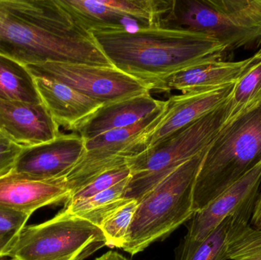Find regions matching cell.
Returning a JSON list of instances; mask_svg holds the SVG:
<instances>
[{
	"mask_svg": "<svg viewBox=\"0 0 261 260\" xmlns=\"http://www.w3.org/2000/svg\"><path fill=\"white\" fill-rule=\"evenodd\" d=\"M0 55L24 66L58 62L113 67L91 32L59 0H0Z\"/></svg>",
	"mask_w": 261,
	"mask_h": 260,
	"instance_id": "obj_1",
	"label": "cell"
},
{
	"mask_svg": "<svg viewBox=\"0 0 261 260\" xmlns=\"http://www.w3.org/2000/svg\"><path fill=\"white\" fill-rule=\"evenodd\" d=\"M113 67L159 90L172 75L212 61H221L226 46L199 32L153 27L135 32H92Z\"/></svg>",
	"mask_w": 261,
	"mask_h": 260,
	"instance_id": "obj_2",
	"label": "cell"
},
{
	"mask_svg": "<svg viewBox=\"0 0 261 260\" xmlns=\"http://www.w3.org/2000/svg\"><path fill=\"white\" fill-rule=\"evenodd\" d=\"M261 163V103L228 121L207 150L193 190L194 213Z\"/></svg>",
	"mask_w": 261,
	"mask_h": 260,
	"instance_id": "obj_3",
	"label": "cell"
},
{
	"mask_svg": "<svg viewBox=\"0 0 261 260\" xmlns=\"http://www.w3.org/2000/svg\"><path fill=\"white\" fill-rule=\"evenodd\" d=\"M208 148L179 166L141 198L122 250L137 254L193 216L195 183Z\"/></svg>",
	"mask_w": 261,
	"mask_h": 260,
	"instance_id": "obj_4",
	"label": "cell"
},
{
	"mask_svg": "<svg viewBox=\"0 0 261 260\" xmlns=\"http://www.w3.org/2000/svg\"><path fill=\"white\" fill-rule=\"evenodd\" d=\"M229 99L219 108L132 159L123 198L139 201L179 166L206 149L228 122Z\"/></svg>",
	"mask_w": 261,
	"mask_h": 260,
	"instance_id": "obj_5",
	"label": "cell"
},
{
	"mask_svg": "<svg viewBox=\"0 0 261 260\" xmlns=\"http://www.w3.org/2000/svg\"><path fill=\"white\" fill-rule=\"evenodd\" d=\"M109 243L102 230L60 212L52 219L25 226L7 257L18 260H84Z\"/></svg>",
	"mask_w": 261,
	"mask_h": 260,
	"instance_id": "obj_6",
	"label": "cell"
},
{
	"mask_svg": "<svg viewBox=\"0 0 261 260\" xmlns=\"http://www.w3.org/2000/svg\"><path fill=\"white\" fill-rule=\"evenodd\" d=\"M164 105L135 125L85 140V151L64 177L70 195L98 176L128 165L147 149V135L165 111Z\"/></svg>",
	"mask_w": 261,
	"mask_h": 260,
	"instance_id": "obj_7",
	"label": "cell"
},
{
	"mask_svg": "<svg viewBox=\"0 0 261 260\" xmlns=\"http://www.w3.org/2000/svg\"><path fill=\"white\" fill-rule=\"evenodd\" d=\"M160 27L210 35L228 50L261 41V31L248 25L225 0H169Z\"/></svg>",
	"mask_w": 261,
	"mask_h": 260,
	"instance_id": "obj_8",
	"label": "cell"
},
{
	"mask_svg": "<svg viewBox=\"0 0 261 260\" xmlns=\"http://www.w3.org/2000/svg\"><path fill=\"white\" fill-rule=\"evenodd\" d=\"M25 67L34 77L62 82L104 105L150 92L147 85L115 67L58 62Z\"/></svg>",
	"mask_w": 261,
	"mask_h": 260,
	"instance_id": "obj_9",
	"label": "cell"
},
{
	"mask_svg": "<svg viewBox=\"0 0 261 260\" xmlns=\"http://www.w3.org/2000/svg\"><path fill=\"white\" fill-rule=\"evenodd\" d=\"M260 183L261 163L206 207L194 213L180 256L187 254L202 242L228 216L252 213Z\"/></svg>",
	"mask_w": 261,
	"mask_h": 260,
	"instance_id": "obj_10",
	"label": "cell"
},
{
	"mask_svg": "<svg viewBox=\"0 0 261 260\" xmlns=\"http://www.w3.org/2000/svg\"><path fill=\"white\" fill-rule=\"evenodd\" d=\"M85 151V140L77 133H61L53 140L24 148L12 172L41 180L64 178Z\"/></svg>",
	"mask_w": 261,
	"mask_h": 260,
	"instance_id": "obj_11",
	"label": "cell"
},
{
	"mask_svg": "<svg viewBox=\"0 0 261 260\" xmlns=\"http://www.w3.org/2000/svg\"><path fill=\"white\" fill-rule=\"evenodd\" d=\"M234 84L201 93L175 95L166 101L165 111L147 135V149L156 146L182 128L225 103ZM146 149V150H147Z\"/></svg>",
	"mask_w": 261,
	"mask_h": 260,
	"instance_id": "obj_12",
	"label": "cell"
},
{
	"mask_svg": "<svg viewBox=\"0 0 261 260\" xmlns=\"http://www.w3.org/2000/svg\"><path fill=\"white\" fill-rule=\"evenodd\" d=\"M0 131L23 148L47 143L61 134L42 102L6 100H0Z\"/></svg>",
	"mask_w": 261,
	"mask_h": 260,
	"instance_id": "obj_13",
	"label": "cell"
},
{
	"mask_svg": "<svg viewBox=\"0 0 261 260\" xmlns=\"http://www.w3.org/2000/svg\"><path fill=\"white\" fill-rule=\"evenodd\" d=\"M70 194L64 178L41 180L12 171L0 177V206L29 215L41 208L67 201Z\"/></svg>",
	"mask_w": 261,
	"mask_h": 260,
	"instance_id": "obj_14",
	"label": "cell"
},
{
	"mask_svg": "<svg viewBox=\"0 0 261 260\" xmlns=\"http://www.w3.org/2000/svg\"><path fill=\"white\" fill-rule=\"evenodd\" d=\"M261 60L253 56L241 61H212L181 70L165 79L158 91L182 94L211 91L236 84Z\"/></svg>",
	"mask_w": 261,
	"mask_h": 260,
	"instance_id": "obj_15",
	"label": "cell"
},
{
	"mask_svg": "<svg viewBox=\"0 0 261 260\" xmlns=\"http://www.w3.org/2000/svg\"><path fill=\"white\" fill-rule=\"evenodd\" d=\"M35 78L41 102L54 120L65 129L77 132L103 103L54 79Z\"/></svg>",
	"mask_w": 261,
	"mask_h": 260,
	"instance_id": "obj_16",
	"label": "cell"
},
{
	"mask_svg": "<svg viewBox=\"0 0 261 260\" xmlns=\"http://www.w3.org/2000/svg\"><path fill=\"white\" fill-rule=\"evenodd\" d=\"M164 103L165 101L155 99L150 92H147L102 105L76 133L85 140H91L109 131L135 125Z\"/></svg>",
	"mask_w": 261,
	"mask_h": 260,
	"instance_id": "obj_17",
	"label": "cell"
},
{
	"mask_svg": "<svg viewBox=\"0 0 261 260\" xmlns=\"http://www.w3.org/2000/svg\"><path fill=\"white\" fill-rule=\"evenodd\" d=\"M73 19L90 32H135L152 27L125 15L109 0H59Z\"/></svg>",
	"mask_w": 261,
	"mask_h": 260,
	"instance_id": "obj_18",
	"label": "cell"
},
{
	"mask_svg": "<svg viewBox=\"0 0 261 260\" xmlns=\"http://www.w3.org/2000/svg\"><path fill=\"white\" fill-rule=\"evenodd\" d=\"M0 100L41 103L35 78L27 67L0 55Z\"/></svg>",
	"mask_w": 261,
	"mask_h": 260,
	"instance_id": "obj_19",
	"label": "cell"
},
{
	"mask_svg": "<svg viewBox=\"0 0 261 260\" xmlns=\"http://www.w3.org/2000/svg\"><path fill=\"white\" fill-rule=\"evenodd\" d=\"M129 179L122 180L91 198L73 204L65 205L61 212L82 218L100 227L104 220L110 214L129 200L123 198Z\"/></svg>",
	"mask_w": 261,
	"mask_h": 260,
	"instance_id": "obj_20",
	"label": "cell"
},
{
	"mask_svg": "<svg viewBox=\"0 0 261 260\" xmlns=\"http://www.w3.org/2000/svg\"><path fill=\"white\" fill-rule=\"evenodd\" d=\"M251 215H234L228 241V259L261 260V230L249 224Z\"/></svg>",
	"mask_w": 261,
	"mask_h": 260,
	"instance_id": "obj_21",
	"label": "cell"
},
{
	"mask_svg": "<svg viewBox=\"0 0 261 260\" xmlns=\"http://www.w3.org/2000/svg\"><path fill=\"white\" fill-rule=\"evenodd\" d=\"M228 122L261 103V61L253 66L234 84Z\"/></svg>",
	"mask_w": 261,
	"mask_h": 260,
	"instance_id": "obj_22",
	"label": "cell"
},
{
	"mask_svg": "<svg viewBox=\"0 0 261 260\" xmlns=\"http://www.w3.org/2000/svg\"><path fill=\"white\" fill-rule=\"evenodd\" d=\"M234 215L225 218L208 237L179 260H228V241Z\"/></svg>",
	"mask_w": 261,
	"mask_h": 260,
	"instance_id": "obj_23",
	"label": "cell"
},
{
	"mask_svg": "<svg viewBox=\"0 0 261 260\" xmlns=\"http://www.w3.org/2000/svg\"><path fill=\"white\" fill-rule=\"evenodd\" d=\"M138 206L137 200L129 199L104 220L99 228L108 241L109 247L122 248Z\"/></svg>",
	"mask_w": 261,
	"mask_h": 260,
	"instance_id": "obj_24",
	"label": "cell"
},
{
	"mask_svg": "<svg viewBox=\"0 0 261 260\" xmlns=\"http://www.w3.org/2000/svg\"><path fill=\"white\" fill-rule=\"evenodd\" d=\"M130 176L132 171L129 165H125L103 172L72 193L65 201V205L73 204L91 198L113 187L122 180L130 178Z\"/></svg>",
	"mask_w": 261,
	"mask_h": 260,
	"instance_id": "obj_25",
	"label": "cell"
},
{
	"mask_svg": "<svg viewBox=\"0 0 261 260\" xmlns=\"http://www.w3.org/2000/svg\"><path fill=\"white\" fill-rule=\"evenodd\" d=\"M31 215L0 206V258L6 257Z\"/></svg>",
	"mask_w": 261,
	"mask_h": 260,
	"instance_id": "obj_26",
	"label": "cell"
},
{
	"mask_svg": "<svg viewBox=\"0 0 261 260\" xmlns=\"http://www.w3.org/2000/svg\"><path fill=\"white\" fill-rule=\"evenodd\" d=\"M23 148L0 131V177L13 170L15 161Z\"/></svg>",
	"mask_w": 261,
	"mask_h": 260,
	"instance_id": "obj_27",
	"label": "cell"
},
{
	"mask_svg": "<svg viewBox=\"0 0 261 260\" xmlns=\"http://www.w3.org/2000/svg\"><path fill=\"white\" fill-rule=\"evenodd\" d=\"M251 227L261 230V192L256 198L251 220Z\"/></svg>",
	"mask_w": 261,
	"mask_h": 260,
	"instance_id": "obj_28",
	"label": "cell"
},
{
	"mask_svg": "<svg viewBox=\"0 0 261 260\" xmlns=\"http://www.w3.org/2000/svg\"><path fill=\"white\" fill-rule=\"evenodd\" d=\"M96 260H128L125 256L119 254L117 252L109 251L108 253L96 258Z\"/></svg>",
	"mask_w": 261,
	"mask_h": 260,
	"instance_id": "obj_29",
	"label": "cell"
},
{
	"mask_svg": "<svg viewBox=\"0 0 261 260\" xmlns=\"http://www.w3.org/2000/svg\"><path fill=\"white\" fill-rule=\"evenodd\" d=\"M254 56H255L256 58H257V59L261 60V47L260 50H259Z\"/></svg>",
	"mask_w": 261,
	"mask_h": 260,
	"instance_id": "obj_30",
	"label": "cell"
},
{
	"mask_svg": "<svg viewBox=\"0 0 261 260\" xmlns=\"http://www.w3.org/2000/svg\"><path fill=\"white\" fill-rule=\"evenodd\" d=\"M0 260H18V259H14V258H11V257H9V259H8L7 256H6V257L0 258Z\"/></svg>",
	"mask_w": 261,
	"mask_h": 260,
	"instance_id": "obj_31",
	"label": "cell"
}]
</instances>
